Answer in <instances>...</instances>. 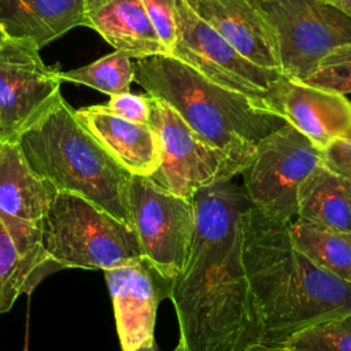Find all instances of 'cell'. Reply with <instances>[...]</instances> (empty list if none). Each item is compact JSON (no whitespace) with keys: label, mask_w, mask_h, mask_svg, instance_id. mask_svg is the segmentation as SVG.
I'll use <instances>...</instances> for the list:
<instances>
[{"label":"cell","mask_w":351,"mask_h":351,"mask_svg":"<svg viewBox=\"0 0 351 351\" xmlns=\"http://www.w3.org/2000/svg\"><path fill=\"white\" fill-rule=\"evenodd\" d=\"M193 202L191 251L169 295L180 337L189 351H250L262 340L241 259V217L250 200L243 186L226 181L197 191Z\"/></svg>","instance_id":"1"},{"label":"cell","mask_w":351,"mask_h":351,"mask_svg":"<svg viewBox=\"0 0 351 351\" xmlns=\"http://www.w3.org/2000/svg\"><path fill=\"white\" fill-rule=\"evenodd\" d=\"M291 222L255 207L241 217V259L262 324L261 346L351 310V284L310 261L292 241Z\"/></svg>","instance_id":"2"},{"label":"cell","mask_w":351,"mask_h":351,"mask_svg":"<svg viewBox=\"0 0 351 351\" xmlns=\"http://www.w3.org/2000/svg\"><path fill=\"white\" fill-rule=\"evenodd\" d=\"M134 81L167 103L211 145L250 165L258 143L285 121L245 95L226 89L177 58L134 59Z\"/></svg>","instance_id":"3"},{"label":"cell","mask_w":351,"mask_h":351,"mask_svg":"<svg viewBox=\"0 0 351 351\" xmlns=\"http://www.w3.org/2000/svg\"><path fill=\"white\" fill-rule=\"evenodd\" d=\"M16 144L33 173L56 191L80 195L133 228L132 174L84 128L63 97L25 130Z\"/></svg>","instance_id":"4"},{"label":"cell","mask_w":351,"mask_h":351,"mask_svg":"<svg viewBox=\"0 0 351 351\" xmlns=\"http://www.w3.org/2000/svg\"><path fill=\"white\" fill-rule=\"evenodd\" d=\"M41 248L55 271L108 270L143 256L134 228L64 191L56 192L44 215Z\"/></svg>","instance_id":"5"},{"label":"cell","mask_w":351,"mask_h":351,"mask_svg":"<svg viewBox=\"0 0 351 351\" xmlns=\"http://www.w3.org/2000/svg\"><path fill=\"white\" fill-rule=\"evenodd\" d=\"M148 100V123L162 149L160 165L151 178L163 189L192 200L197 191L232 181L248 166L207 143L163 100L149 95Z\"/></svg>","instance_id":"6"},{"label":"cell","mask_w":351,"mask_h":351,"mask_svg":"<svg viewBox=\"0 0 351 351\" xmlns=\"http://www.w3.org/2000/svg\"><path fill=\"white\" fill-rule=\"evenodd\" d=\"M322 163V151L289 123L262 138L243 170V189L252 207L265 215L292 222L298 191Z\"/></svg>","instance_id":"7"},{"label":"cell","mask_w":351,"mask_h":351,"mask_svg":"<svg viewBox=\"0 0 351 351\" xmlns=\"http://www.w3.org/2000/svg\"><path fill=\"white\" fill-rule=\"evenodd\" d=\"M129 206L143 256L167 280L182 271L195 234L193 199L177 196L147 176H132Z\"/></svg>","instance_id":"8"},{"label":"cell","mask_w":351,"mask_h":351,"mask_svg":"<svg viewBox=\"0 0 351 351\" xmlns=\"http://www.w3.org/2000/svg\"><path fill=\"white\" fill-rule=\"evenodd\" d=\"M271 25L281 74L304 81L335 47L351 43V18L321 0L256 3Z\"/></svg>","instance_id":"9"},{"label":"cell","mask_w":351,"mask_h":351,"mask_svg":"<svg viewBox=\"0 0 351 351\" xmlns=\"http://www.w3.org/2000/svg\"><path fill=\"white\" fill-rule=\"evenodd\" d=\"M60 82L32 40L8 37L0 48V141L16 143L49 111L63 97Z\"/></svg>","instance_id":"10"},{"label":"cell","mask_w":351,"mask_h":351,"mask_svg":"<svg viewBox=\"0 0 351 351\" xmlns=\"http://www.w3.org/2000/svg\"><path fill=\"white\" fill-rule=\"evenodd\" d=\"M176 21L177 36L169 55L189 64L215 84L245 95L266 107V90L282 75L281 71L261 67L244 58L182 0H176Z\"/></svg>","instance_id":"11"},{"label":"cell","mask_w":351,"mask_h":351,"mask_svg":"<svg viewBox=\"0 0 351 351\" xmlns=\"http://www.w3.org/2000/svg\"><path fill=\"white\" fill-rule=\"evenodd\" d=\"M56 192L33 173L16 143L0 141V221L18 252L43 278L55 271L41 248V229Z\"/></svg>","instance_id":"12"},{"label":"cell","mask_w":351,"mask_h":351,"mask_svg":"<svg viewBox=\"0 0 351 351\" xmlns=\"http://www.w3.org/2000/svg\"><path fill=\"white\" fill-rule=\"evenodd\" d=\"M265 104L321 151L351 136V101L346 95L281 75L267 88Z\"/></svg>","instance_id":"13"},{"label":"cell","mask_w":351,"mask_h":351,"mask_svg":"<svg viewBox=\"0 0 351 351\" xmlns=\"http://www.w3.org/2000/svg\"><path fill=\"white\" fill-rule=\"evenodd\" d=\"M122 351H133L154 337L159 303L171 282L144 256L104 270Z\"/></svg>","instance_id":"14"},{"label":"cell","mask_w":351,"mask_h":351,"mask_svg":"<svg viewBox=\"0 0 351 351\" xmlns=\"http://www.w3.org/2000/svg\"><path fill=\"white\" fill-rule=\"evenodd\" d=\"M244 58L281 71L276 33L251 0H182Z\"/></svg>","instance_id":"15"},{"label":"cell","mask_w":351,"mask_h":351,"mask_svg":"<svg viewBox=\"0 0 351 351\" xmlns=\"http://www.w3.org/2000/svg\"><path fill=\"white\" fill-rule=\"evenodd\" d=\"M77 119L132 176L151 177L159 167L162 149L149 123H138L110 112L104 104L75 110Z\"/></svg>","instance_id":"16"},{"label":"cell","mask_w":351,"mask_h":351,"mask_svg":"<svg viewBox=\"0 0 351 351\" xmlns=\"http://www.w3.org/2000/svg\"><path fill=\"white\" fill-rule=\"evenodd\" d=\"M85 26L132 59L169 53L156 36L141 0H84Z\"/></svg>","instance_id":"17"},{"label":"cell","mask_w":351,"mask_h":351,"mask_svg":"<svg viewBox=\"0 0 351 351\" xmlns=\"http://www.w3.org/2000/svg\"><path fill=\"white\" fill-rule=\"evenodd\" d=\"M0 25L11 38H29L38 49L85 26L84 0H0Z\"/></svg>","instance_id":"18"},{"label":"cell","mask_w":351,"mask_h":351,"mask_svg":"<svg viewBox=\"0 0 351 351\" xmlns=\"http://www.w3.org/2000/svg\"><path fill=\"white\" fill-rule=\"evenodd\" d=\"M296 217L351 233V184L318 165L299 186Z\"/></svg>","instance_id":"19"},{"label":"cell","mask_w":351,"mask_h":351,"mask_svg":"<svg viewBox=\"0 0 351 351\" xmlns=\"http://www.w3.org/2000/svg\"><path fill=\"white\" fill-rule=\"evenodd\" d=\"M295 245L317 266L351 284V233L296 217L289 225Z\"/></svg>","instance_id":"20"},{"label":"cell","mask_w":351,"mask_h":351,"mask_svg":"<svg viewBox=\"0 0 351 351\" xmlns=\"http://www.w3.org/2000/svg\"><path fill=\"white\" fill-rule=\"evenodd\" d=\"M60 78L90 86L110 96L123 93L129 92L134 81V62L123 51L115 49L90 64L60 73Z\"/></svg>","instance_id":"21"},{"label":"cell","mask_w":351,"mask_h":351,"mask_svg":"<svg viewBox=\"0 0 351 351\" xmlns=\"http://www.w3.org/2000/svg\"><path fill=\"white\" fill-rule=\"evenodd\" d=\"M44 280L16 250L0 221V313H7L21 293H30Z\"/></svg>","instance_id":"22"},{"label":"cell","mask_w":351,"mask_h":351,"mask_svg":"<svg viewBox=\"0 0 351 351\" xmlns=\"http://www.w3.org/2000/svg\"><path fill=\"white\" fill-rule=\"evenodd\" d=\"M277 346L289 351H351V310L304 326Z\"/></svg>","instance_id":"23"},{"label":"cell","mask_w":351,"mask_h":351,"mask_svg":"<svg viewBox=\"0 0 351 351\" xmlns=\"http://www.w3.org/2000/svg\"><path fill=\"white\" fill-rule=\"evenodd\" d=\"M302 82L340 95L351 93V43L329 51Z\"/></svg>","instance_id":"24"},{"label":"cell","mask_w":351,"mask_h":351,"mask_svg":"<svg viewBox=\"0 0 351 351\" xmlns=\"http://www.w3.org/2000/svg\"><path fill=\"white\" fill-rule=\"evenodd\" d=\"M141 3L156 36L170 52L177 36L176 0H141Z\"/></svg>","instance_id":"25"},{"label":"cell","mask_w":351,"mask_h":351,"mask_svg":"<svg viewBox=\"0 0 351 351\" xmlns=\"http://www.w3.org/2000/svg\"><path fill=\"white\" fill-rule=\"evenodd\" d=\"M106 108L128 121L148 123L149 122V100L148 95H134L130 92L111 95L110 100L104 104Z\"/></svg>","instance_id":"26"},{"label":"cell","mask_w":351,"mask_h":351,"mask_svg":"<svg viewBox=\"0 0 351 351\" xmlns=\"http://www.w3.org/2000/svg\"><path fill=\"white\" fill-rule=\"evenodd\" d=\"M322 163L351 184V136L333 141L322 151Z\"/></svg>","instance_id":"27"},{"label":"cell","mask_w":351,"mask_h":351,"mask_svg":"<svg viewBox=\"0 0 351 351\" xmlns=\"http://www.w3.org/2000/svg\"><path fill=\"white\" fill-rule=\"evenodd\" d=\"M133 351H162V350L158 347L155 339L152 337V339H148L147 341H144L141 346H138V347H137L136 350H133ZM173 351H189V348H188L185 340L180 337V339H178V343H177V346H176V348H174Z\"/></svg>","instance_id":"28"},{"label":"cell","mask_w":351,"mask_h":351,"mask_svg":"<svg viewBox=\"0 0 351 351\" xmlns=\"http://www.w3.org/2000/svg\"><path fill=\"white\" fill-rule=\"evenodd\" d=\"M328 5L335 7L336 10L341 11L347 16L351 18V0H321Z\"/></svg>","instance_id":"29"},{"label":"cell","mask_w":351,"mask_h":351,"mask_svg":"<svg viewBox=\"0 0 351 351\" xmlns=\"http://www.w3.org/2000/svg\"><path fill=\"white\" fill-rule=\"evenodd\" d=\"M250 351H289V350H285L282 347H278V346H255L252 347Z\"/></svg>","instance_id":"30"},{"label":"cell","mask_w":351,"mask_h":351,"mask_svg":"<svg viewBox=\"0 0 351 351\" xmlns=\"http://www.w3.org/2000/svg\"><path fill=\"white\" fill-rule=\"evenodd\" d=\"M8 38V36L5 34V32H4V29L1 27V25H0V48H1V45L4 44V41Z\"/></svg>","instance_id":"31"},{"label":"cell","mask_w":351,"mask_h":351,"mask_svg":"<svg viewBox=\"0 0 351 351\" xmlns=\"http://www.w3.org/2000/svg\"><path fill=\"white\" fill-rule=\"evenodd\" d=\"M254 3H267V1H271V0H251Z\"/></svg>","instance_id":"32"},{"label":"cell","mask_w":351,"mask_h":351,"mask_svg":"<svg viewBox=\"0 0 351 351\" xmlns=\"http://www.w3.org/2000/svg\"><path fill=\"white\" fill-rule=\"evenodd\" d=\"M23 351H29V348H27V341H25V348H23Z\"/></svg>","instance_id":"33"}]
</instances>
